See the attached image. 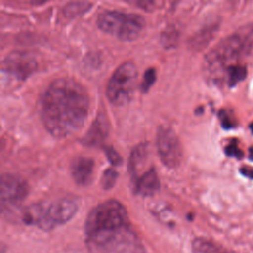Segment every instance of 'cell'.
Returning <instances> with one entry per match:
<instances>
[{
	"label": "cell",
	"mask_w": 253,
	"mask_h": 253,
	"mask_svg": "<svg viewBox=\"0 0 253 253\" xmlns=\"http://www.w3.org/2000/svg\"><path fill=\"white\" fill-rule=\"evenodd\" d=\"M89 96L84 86L72 78H58L41 99V118L47 131L57 138L76 132L89 112Z\"/></svg>",
	"instance_id": "cell-1"
},
{
	"label": "cell",
	"mask_w": 253,
	"mask_h": 253,
	"mask_svg": "<svg viewBox=\"0 0 253 253\" xmlns=\"http://www.w3.org/2000/svg\"><path fill=\"white\" fill-rule=\"evenodd\" d=\"M253 54V24H247L222 39L206 56L204 71L213 84L221 86L226 72L245 65L244 60Z\"/></svg>",
	"instance_id": "cell-2"
},
{
	"label": "cell",
	"mask_w": 253,
	"mask_h": 253,
	"mask_svg": "<svg viewBox=\"0 0 253 253\" xmlns=\"http://www.w3.org/2000/svg\"><path fill=\"white\" fill-rule=\"evenodd\" d=\"M128 225L126 208L116 200H109L90 211L85 222V233L88 241H91Z\"/></svg>",
	"instance_id": "cell-3"
},
{
	"label": "cell",
	"mask_w": 253,
	"mask_h": 253,
	"mask_svg": "<svg viewBox=\"0 0 253 253\" xmlns=\"http://www.w3.org/2000/svg\"><path fill=\"white\" fill-rule=\"evenodd\" d=\"M77 209L78 206L74 200L62 198L51 203L33 204L25 209L22 217L25 223L47 231L71 219Z\"/></svg>",
	"instance_id": "cell-4"
},
{
	"label": "cell",
	"mask_w": 253,
	"mask_h": 253,
	"mask_svg": "<svg viewBox=\"0 0 253 253\" xmlns=\"http://www.w3.org/2000/svg\"><path fill=\"white\" fill-rule=\"evenodd\" d=\"M97 25L103 32L126 42L140 36L145 27V21L137 14L104 11L98 15Z\"/></svg>",
	"instance_id": "cell-5"
},
{
	"label": "cell",
	"mask_w": 253,
	"mask_h": 253,
	"mask_svg": "<svg viewBox=\"0 0 253 253\" xmlns=\"http://www.w3.org/2000/svg\"><path fill=\"white\" fill-rule=\"evenodd\" d=\"M137 79V69L131 61L122 63L112 74L107 85V98L115 106H123L130 100Z\"/></svg>",
	"instance_id": "cell-6"
},
{
	"label": "cell",
	"mask_w": 253,
	"mask_h": 253,
	"mask_svg": "<svg viewBox=\"0 0 253 253\" xmlns=\"http://www.w3.org/2000/svg\"><path fill=\"white\" fill-rule=\"evenodd\" d=\"M94 246L101 253H142L143 251L140 241L130 226L110 234Z\"/></svg>",
	"instance_id": "cell-7"
},
{
	"label": "cell",
	"mask_w": 253,
	"mask_h": 253,
	"mask_svg": "<svg viewBox=\"0 0 253 253\" xmlns=\"http://www.w3.org/2000/svg\"><path fill=\"white\" fill-rule=\"evenodd\" d=\"M156 145L161 162L168 168H176L182 160V148L175 131L168 126H160Z\"/></svg>",
	"instance_id": "cell-8"
},
{
	"label": "cell",
	"mask_w": 253,
	"mask_h": 253,
	"mask_svg": "<svg viewBox=\"0 0 253 253\" xmlns=\"http://www.w3.org/2000/svg\"><path fill=\"white\" fill-rule=\"evenodd\" d=\"M38 67L35 57L23 50H14L7 54L3 61V70L18 80L27 79Z\"/></svg>",
	"instance_id": "cell-9"
},
{
	"label": "cell",
	"mask_w": 253,
	"mask_h": 253,
	"mask_svg": "<svg viewBox=\"0 0 253 253\" xmlns=\"http://www.w3.org/2000/svg\"><path fill=\"white\" fill-rule=\"evenodd\" d=\"M28 184L16 174L4 173L1 177L2 206H15L21 203L28 195Z\"/></svg>",
	"instance_id": "cell-10"
},
{
	"label": "cell",
	"mask_w": 253,
	"mask_h": 253,
	"mask_svg": "<svg viewBox=\"0 0 253 253\" xmlns=\"http://www.w3.org/2000/svg\"><path fill=\"white\" fill-rule=\"evenodd\" d=\"M95 163L90 157L79 156L73 159L70 165L71 176L76 184L80 186H86L90 184L93 179Z\"/></svg>",
	"instance_id": "cell-11"
},
{
	"label": "cell",
	"mask_w": 253,
	"mask_h": 253,
	"mask_svg": "<svg viewBox=\"0 0 253 253\" xmlns=\"http://www.w3.org/2000/svg\"><path fill=\"white\" fill-rule=\"evenodd\" d=\"M131 184L133 192L142 197L154 195L160 187L158 175L153 168L147 169L138 178L131 181Z\"/></svg>",
	"instance_id": "cell-12"
},
{
	"label": "cell",
	"mask_w": 253,
	"mask_h": 253,
	"mask_svg": "<svg viewBox=\"0 0 253 253\" xmlns=\"http://www.w3.org/2000/svg\"><path fill=\"white\" fill-rule=\"evenodd\" d=\"M109 132V125L104 114H99L82 139V143L88 146L100 145Z\"/></svg>",
	"instance_id": "cell-13"
},
{
	"label": "cell",
	"mask_w": 253,
	"mask_h": 253,
	"mask_svg": "<svg viewBox=\"0 0 253 253\" xmlns=\"http://www.w3.org/2000/svg\"><path fill=\"white\" fill-rule=\"evenodd\" d=\"M148 154L149 150L147 143H140L133 148L128 160V171L131 181L135 180L142 174L141 171L148 160Z\"/></svg>",
	"instance_id": "cell-14"
},
{
	"label": "cell",
	"mask_w": 253,
	"mask_h": 253,
	"mask_svg": "<svg viewBox=\"0 0 253 253\" xmlns=\"http://www.w3.org/2000/svg\"><path fill=\"white\" fill-rule=\"evenodd\" d=\"M193 253H235L234 251L207 238L198 237L192 242Z\"/></svg>",
	"instance_id": "cell-15"
},
{
	"label": "cell",
	"mask_w": 253,
	"mask_h": 253,
	"mask_svg": "<svg viewBox=\"0 0 253 253\" xmlns=\"http://www.w3.org/2000/svg\"><path fill=\"white\" fill-rule=\"evenodd\" d=\"M91 4L86 3V2H74V3H69L64 7V13L68 17H73L75 15H80L89 9Z\"/></svg>",
	"instance_id": "cell-16"
},
{
	"label": "cell",
	"mask_w": 253,
	"mask_h": 253,
	"mask_svg": "<svg viewBox=\"0 0 253 253\" xmlns=\"http://www.w3.org/2000/svg\"><path fill=\"white\" fill-rule=\"evenodd\" d=\"M118 177V173L116 170L112 169V168H108L107 170H105V172L102 175L101 178V185L105 190H108L110 188H112L117 180Z\"/></svg>",
	"instance_id": "cell-17"
},
{
	"label": "cell",
	"mask_w": 253,
	"mask_h": 253,
	"mask_svg": "<svg viewBox=\"0 0 253 253\" xmlns=\"http://www.w3.org/2000/svg\"><path fill=\"white\" fill-rule=\"evenodd\" d=\"M156 80V71L154 68H148L143 74V79L140 84V89L142 92L146 93L150 87L154 84Z\"/></svg>",
	"instance_id": "cell-18"
},
{
	"label": "cell",
	"mask_w": 253,
	"mask_h": 253,
	"mask_svg": "<svg viewBox=\"0 0 253 253\" xmlns=\"http://www.w3.org/2000/svg\"><path fill=\"white\" fill-rule=\"evenodd\" d=\"M178 41V35L177 32L174 29H167L163 31L161 35V42L164 44V46H173L175 45V42Z\"/></svg>",
	"instance_id": "cell-19"
},
{
	"label": "cell",
	"mask_w": 253,
	"mask_h": 253,
	"mask_svg": "<svg viewBox=\"0 0 253 253\" xmlns=\"http://www.w3.org/2000/svg\"><path fill=\"white\" fill-rule=\"evenodd\" d=\"M105 153H106V156L108 157V159H109V161L112 165H114V166L121 165L122 158L119 155V153L113 147H111V146L105 147Z\"/></svg>",
	"instance_id": "cell-20"
},
{
	"label": "cell",
	"mask_w": 253,
	"mask_h": 253,
	"mask_svg": "<svg viewBox=\"0 0 253 253\" xmlns=\"http://www.w3.org/2000/svg\"><path fill=\"white\" fill-rule=\"evenodd\" d=\"M224 151L228 156H233L236 158H240L243 155L237 145V142H235V141H231L230 143H228L226 145V147L224 148Z\"/></svg>",
	"instance_id": "cell-21"
},
{
	"label": "cell",
	"mask_w": 253,
	"mask_h": 253,
	"mask_svg": "<svg viewBox=\"0 0 253 253\" xmlns=\"http://www.w3.org/2000/svg\"><path fill=\"white\" fill-rule=\"evenodd\" d=\"M219 119H220L221 125L224 128H230V127L234 126V119L227 112L220 111L219 112Z\"/></svg>",
	"instance_id": "cell-22"
},
{
	"label": "cell",
	"mask_w": 253,
	"mask_h": 253,
	"mask_svg": "<svg viewBox=\"0 0 253 253\" xmlns=\"http://www.w3.org/2000/svg\"><path fill=\"white\" fill-rule=\"evenodd\" d=\"M240 172L242 173V175L253 179V167H249V166H244L240 169Z\"/></svg>",
	"instance_id": "cell-23"
},
{
	"label": "cell",
	"mask_w": 253,
	"mask_h": 253,
	"mask_svg": "<svg viewBox=\"0 0 253 253\" xmlns=\"http://www.w3.org/2000/svg\"><path fill=\"white\" fill-rule=\"evenodd\" d=\"M249 152H250V154H249V157H250V158L253 160V146L250 148Z\"/></svg>",
	"instance_id": "cell-24"
}]
</instances>
